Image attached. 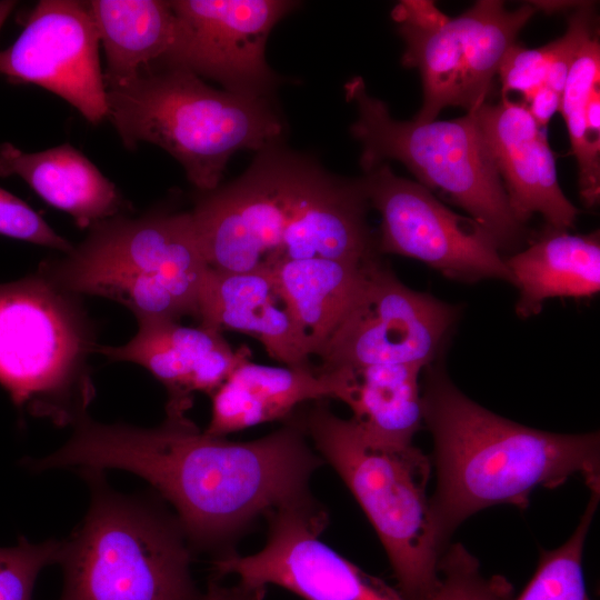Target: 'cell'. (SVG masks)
<instances>
[{
  "label": "cell",
  "mask_w": 600,
  "mask_h": 600,
  "mask_svg": "<svg viewBox=\"0 0 600 600\" xmlns=\"http://www.w3.org/2000/svg\"><path fill=\"white\" fill-rule=\"evenodd\" d=\"M36 470L119 469L138 474L167 500L192 551L216 558L260 518L309 490L322 464L299 409L276 431L239 442L201 432L187 416H167L156 428L106 424L87 416Z\"/></svg>",
  "instance_id": "obj_1"
},
{
  "label": "cell",
  "mask_w": 600,
  "mask_h": 600,
  "mask_svg": "<svg viewBox=\"0 0 600 600\" xmlns=\"http://www.w3.org/2000/svg\"><path fill=\"white\" fill-rule=\"evenodd\" d=\"M368 208L361 178L331 174L278 142L258 151L237 179L203 192L190 213L208 267L249 272L379 254Z\"/></svg>",
  "instance_id": "obj_2"
},
{
  "label": "cell",
  "mask_w": 600,
  "mask_h": 600,
  "mask_svg": "<svg viewBox=\"0 0 600 600\" xmlns=\"http://www.w3.org/2000/svg\"><path fill=\"white\" fill-rule=\"evenodd\" d=\"M436 361L422 371L421 397L437 479L430 513L444 550L469 517L499 504L524 509L536 488L579 474L600 491L599 432L556 433L503 418L467 397Z\"/></svg>",
  "instance_id": "obj_3"
},
{
  "label": "cell",
  "mask_w": 600,
  "mask_h": 600,
  "mask_svg": "<svg viewBox=\"0 0 600 600\" xmlns=\"http://www.w3.org/2000/svg\"><path fill=\"white\" fill-rule=\"evenodd\" d=\"M108 116L123 144H156L183 167L202 193L220 186L230 158L282 142L272 99L218 90L178 68H156L107 90Z\"/></svg>",
  "instance_id": "obj_4"
},
{
  "label": "cell",
  "mask_w": 600,
  "mask_h": 600,
  "mask_svg": "<svg viewBox=\"0 0 600 600\" xmlns=\"http://www.w3.org/2000/svg\"><path fill=\"white\" fill-rule=\"evenodd\" d=\"M91 502L61 541L60 600H198L192 553L176 517L156 498L112 490L102 470L84 469Z\"/></svg>",
  "instance_id": "obj_5"
},
{
  "label": "cell",
  "mask_w": 600,
  "mask_h": 600,
  "mask_svg": "<svg viewBox=\"0 0 600 600\" xmlns=\"http://www.w3.org/2000/svg\"><path fill=\"white\" fill-rule=\"evenodd\" d=\"M310 442L347 484L374 528L404 600H427L440 582L444 549L433 529L427 484L431 460L413 444L369 438L327 400L300 412Z\"/></svg>",
  "instance_id": "obj_6"
},
{
  "label": "cell",
  "mask_w": 600,
  "mask_h": 600,
  "mask_svg": "<svg viewBox=\"0 0 600 600\" xmlns=\"http://www.w3.org/2000/svg\"><path fill=\"white\" fill-rule=\"evenodd\" d=\"M208 268L189 211L107 219L39 270L66 292L117 301L140 323L197 318Z\"/></svg>",
  "instance_id": "obj_7"
},
{
  "label": "cell",
  "mask_w": 600,
  "mask_h": 600,
  "mask_svg": "<svg viewBox=\"0 0 600 600\" xmlns=\"http://www.w3.org/2000/svg\"><path fill=\"white\" fill-rule=\"evenodd\" d=\"M344 93L357 107L350 131L361 144L364 172L388 160L400 161L420 184L488 230L500 251L522 242L526 227L511 211L476 111L450 120L400 121L383 101L369 94L361 77L347 81Z\"/></svg>",
  "instance_id": "obj_8"
},
{
  "label": "cell",
  "mask_w": 600,
  "mask_h": 600,
  "mask_svg": "<svg viewBox=\"0 0 600 600\" xmlns=\"http://www.w3.org/2000/svg\"><path fill=\"white\" fill-rule=\"evenodd\" d=\"M69 293L40 270L0 283V384L31 416L76 424L94 398L92 327Z\"/></svg>",
  "instance_id": "obj_9"
},
{
  "label": "cell",
  "mask_w": 600,
  "mask_h": 600,
  "mask_svg": "<svg viewBox=\"0 0 600 600\" xmlns=\"http://www.w3.org/2000/svg\"><path fill=\"white\" fill-rule=\"evenodd\" d=\"M534 11L532 3L508 10L502 1L479 0L451 19L433 1L398 2L391 17L406 44L401 62L422 81L423 102L413 120L430 122L446 107L472 112L486 103L504 54Z\"/></svg>",
  "instance_id": "obj_10"
},
{
  "label": "cell",
  "mask_w": 600,
  "mask_h": 600,
  "mask_svg": "<svg viewBox=\"0 0 600 600\" xmlns=\"http://www.w3.org/2000/svg\"><path fill=\"white\" fill-rule=\"evenodd\" d=\"M460 309L402 283L376 254L320 349L319 371L438 360Z\"/></svg>",
  "instance_id": "obj_11"
},
{
  "label": "cell",
  "mask_w": 600,
  "mask_h": 600,
  "mask_svg": "<svg viewBox=\"0 0 600 600\" xmlns=\"http://www.w3.org/2000/svg\"><path fill=\"white\" fill-rule=\"evenodd\" d=\"M361 182L369 207L381 217L379 254L419 260L454 281L513 284L496 240L474 219L450 210L419 182L397 176L388 162L364 172Z\"/></svg>",
  "instance_id": "obj_12"
},
{
  "label": "cell",
  "mask_w": 600,
  "mask_h": 600,
  "mask_svg": "<svg viewBox=\"0 0 600 600\" xmlns=\"http://www.w3.org/2000/svg\"><path fill=\"white\" fill-rule=\"evenodd\" d=\"M268 538L257 553L214 558V578L239 577V584L266 593L284 588L304 600H404L399 591L340 556L320 539L327 509L310 492L267 516Z\"/></svg>",
  "instance_id": "obj_13"
},
{
  "label": "cell",
  "mask_w": 600,
  "mask_h": 600,
  "mask_svg": "<svg viewBox=\"0 0 600 600\" xmlns=\"http://www.w3.org/2000/svg\"><path fill=\"white\" fill-rule=\"evenodd\" d=\"M173 46L159 67L178 68L223 90L272 99L279 78L266 59L273 27L298 2L288 0H173Z\"/></svg>",
  "instance_id": "obj_14"
},
{
  "label": "cell",
  "mask_w": 600,
  "mask_h": 600,
  "mask_svg": "<svg viewBox=\"0 0 600 600\" xmlns=\"http://www.w3.org/2000/svg\"><path fill=\"white\" fill-rule=\"evenodd\" d=\"M99 42L87 2L42 0L17 40L0 50V73L51 91L98 123L108 116Z\"/></svg>",
  "instance_id": "obj_15"
},
{
  "label": "cell",
  "mask_w": 600,
  "mask_h": 600,
  "mask_svg": "<svg viewBox=\"0 0 600 600\" xmlns=\"http://www.w3.org/2000/svg\"><path fill=\"white\" fill-rule=\"evenodd\" d=\"M476 116L516 219L524 224L541 214L550 228H572L579 211L563 194L546 132L526 104L502 97L483 103Z\"/></svg>",
  "instance_id": "obj_16"
},
{
  "label": "cell",
  "mask_w": 600,
  "mask_h": 600,
  "mask_svg": "<svg viewBox=\"0 0 600 600\" xmlns=\"http://www.w3.org/2000/svg\"><path fill=\"white\" fill-rule=\"evenodd\" d=\"M97 352L137 363L152 373L168 390L167 416H184L193 392L212 396L250 356L246 347L232 350L217 330L187 327L174 320L140 322L129 342L98 346Z\"/></svg>",
  "instance_id": "obj_17"
},
{
  "label": "cell",
  "mask_w": 600,
  "mask_h": 600,
  "mask_svg": "<svg viewBox=\"0 0 600 600\" xmlns=\"http://www.w3.org/2000/svg\"><path fill=\"white\" fill-rule=\"evenodd\" d=\"M200 326L258 339L287 367L309 368L308 352L272 272H223L208 268L198 301Z\"/></svg>",
  "instance_id": "obj_18"
},
{
  "label": "cell",
  "mask_w": 600,
  "mask_h": 600,
  "mask_svg": "<svg viewBox=\"0 0 600 600\" xmlns=\"http://www.w3.org/2000/svg\"><path fill=\"white\" fill-rule=\"evenodd\" d=\"M336 380L317 367L238 364L213 392L211 418L203 431L223 437L261 423L286 420L300 406L334 399Z\"/></svg>",
  "instance_id": "obj_19"
},
{
  "label": "cell",
  "mask_w": 600,
  "mask_h": 600,
  "mask_svg": "<svg viewBox=\"0 0 600 600\" xmlns=\"http://www.w3.org/2000/svg\"><path fill=\"white\" fill-rule=\"evenodd\" d=\"M22 178L52 207L69 213L80 228L113 218L121 199L114 184L69 143L28 153L0 146V177Z\"/></svg>",
  "instance_id": "obj_20"
},
{
  "label": "cell",
  "mask_w": 600,
  "mask_h": 600,
  "mask_svg": "<svg viewBox=\"0 0 600 600\" xmlns=\"http://www.w3.org/2000/svg\"><path fill=\"white\" fill-rule=\"evenodd\" d=\"M417 363L371 364L331 371L334 399L352 411L351 419L372 440L387 446L413 444L423 426L421 374Z\"/></svg>",
  "instance_id": "obj_21"
},
{
  "label": "cell",
  "mask_w": 600,
  "mask_h": 600,
  "mask_svg": "<svg viewBox=\"0 0 600 600\" xmlns=\"http://www.w3.org/2000/svg\"><path fill=\"white\" fill-rule=\"evenodd\" d=\"M519 289L516 312L527 319L552 298H589L600 291L599 233L548 227L528 248L506 259Z\"/></svg>",
  "instance_id": "obj_22"
},
{
  "label": "cell",
  "mask_w": 600,
  "mask_h": 600,
  "mask_svg": "<svg viewBox=\"0 0 600 600\" xmlns=\"http://www.w3.org/2000/svg\"><path fill=\"white\" fill-rule=\"evenodd\" d=\"M86 2L106 53L107 90L122 87L163 63L176 38L177 19L171 1Z\"/></svg>",
  "instance_id": "obj_23"
},
{
  "label": "cell",
  "mask_w": 600,
  "mask_h": 600,
  "mask_svg": "<svg viewBox=\"0 0 600 600\" xmlns=\"http://www.w3.org/2000/svg\"><path fill=\"white\" fill-rule=\"evenodd\" d=\"M368 259L310 258L288 261L270 271L311 358L318 354L336 328Z\"/></svg>",
  "instance_id": "obj_24"
},
{
  "label": "cell",
  "mask_w": 600,
  "mask_h": 600,
  "mask_svg": "<svg viewBox=\"0 0 600 600\" xmlns=\"http://www.w3.org/2000/svg\"><path fill=\"white\" fill-rule=\"evenodd\" d=\"M600 79V44L594 34L581 48L567 74L559 111L562 113L572 152L578 161L580 196L592 208L600 199V151L588 138L586 108Z\"/></svg>",
  "instance_id": "obj_25"
},
{
  "label": "cell",
  "mask_w": 600,
  "mask_h": 600,
  "mask_svg": "<svg viewBox=\"0 0 600 600\" xmlns=\"http://www.w3.org/2000/svg\"><path fill=\"white\" fill-rule=\"evenodd\" d=\"M599 500L600 491H590L573 533L559 548L541 550L532 578L512 600H591L582 570V553Z\"/></svg>",
  "instance_id": "obj_26"
},
{
  "label": "cell",
  "mask_w": 600,
  "mask_h": 600,
  "mask_svg": "<svg viewBox=\"0 0 600 600\" xmlns=\"http://www.w3.org/2000/svg\"><path fill=\"white\" fill-rule=\"evenodd\" d=\"M440 582L427 600H512L513 587L500 574L487 576L462 544L447 547L439 562Z\"/></svg>",
  "instance_id": "obj_27"
},
{
  "label": "cell",
  "mask_w": 600,
  "mask_h": 600,
  "mask_svg": "<svg viewBox=\"0 0 600 600\" xmlns=\"http://www.w3.org/2000/svg\"><path fill=\"white\" fill-rule=\"evenodd\" d=\"M61 541L33 543L21 538L16 547L0 548V600H32L39 572L56 563Z\"/></svg>",
  "instance_id": "obj_28"
},
{
  "label": "cell",
  "mask_w": 600,
  "mask_h": 600,
  "mask_svg": "<svg viewBox=\"0 0 600 600\" xmlns=\"http://www.w3.org/2000/svg\"><path fill=\"white\" fill-rule=\"evenodd\" d=\"M594 34L593 6L587 2L579 4L569 18L566 33L544 46L548 59L544 86L562 93L571 64L583 44Z\"/></svg>",
  "instance_id": "obj_29"
},
{
  "label": "cell",
  "mask_w": 600,
  "mask_h": 600,
  "mask_svg": "<svg viewBox=\"0 0 600 600\" xmlns=\"http://www.w3.org/2000/svg\"><path fill=\"white\" fill-rule=\"evenodd\" d=\"M0 234L70 252L73 246L24 201L0 188Z\"/></svg>",
  "instance_id": "obj_30"
},
{
  "label": "cell",
  "mask_w": 600,
  "mask_h": 600,
  "mask_svg": "<svg viewBox=\"0 0 600 600\" xmlns=\"http://www.w3.org/2000/svg\"><path fill=\"white\" fill-rule=\"evenodd\" d=\"M548 59L544 46L528 49L513 44L504 54L499 67L502 97L511 91L523 94L524 101L544 86Z\"/></svg>",
  "instance_id": "obj_31"
},
{
  "label": "cell",
  "mask_w": 600,
  "mask_h": 600,
  "mask_svg": "<svg viewBox=\"0 0 600 600\" xmlns=\"http://www.w3.org/2000/svg\"><path fill=\"white\" fill-rule=\"evenodd\" d=\"M560 102V93L542 86L524 101V104L537 124L544 129L552 116L559 111Z\"/></svg>",
  "instance_id": "obj_32"
},
{
  "label": "cell",
  "mask_w": 600,
  "mask_h": 600,
  "mask_svg": "<svg viewBox=\"0 0 600 600\" xmlns=\"http://www.w3.org/2000/svg\"><path fill=\"white\" fill-rule=\"evenodd\" d=\"M264 592L248 589L241 584L227 587L213 578L209 581L204 592L198 600H263Z\"/></svg>",
  "instance_id": "obj_33"
},
{
  "label": "cell",
  "mask_w": 600,
  "mask_h": 600,
  "mask_svg": "<svg viewBox=\"0 0 600 600\" xmlns=\"http://www.w3.org/2000/svg\"><path fill=\"white\" fill-rule=\"evenodd\" d=\"M600 87L596 84L588 98L586 108L587 133L591 146L600 151Z\"/></svg>",
  "instance_id": "obj_34"
},
{
  "label": "cell",
  "mask_w": 600,
  "mask_h": 600,
  "mask_svg": "<svg viewBox=\"0 0 600 600\" xmlns=\"http://www.w3.org/2000/svg\"><path fill=\"white\" fill-rule=\"evenodd\" d=\"M16 4L17 2L12 0L0 1V29L11 13V11L14 9Z\"/></svg>",
  "instance_id": "obj_35"
}]
</instances>
